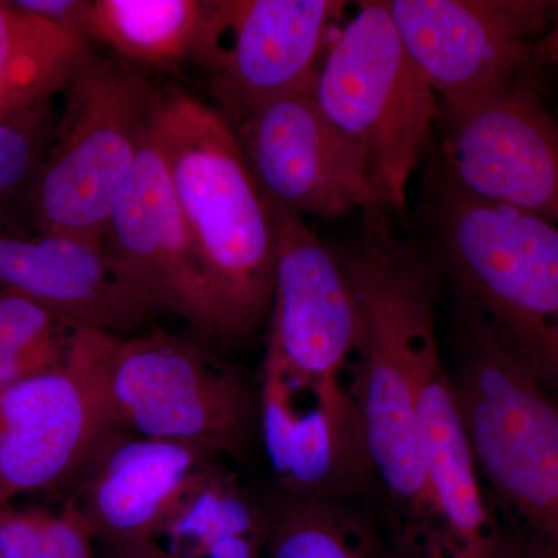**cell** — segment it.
<instances>
[{
  "label": "cell",
  "mask_w": 558,
  "mask_h": 558,
  "mask_svg": "<svg viewBox=\"0 0 558 558\" xmlns=\"http://www.w3.org/2000/svg\"><path fill=\"white\" fill-rule=\"evenodd\" d=\"M385 218L384 209L363 213L362 236L340 256L365 319L371 476L384 494L395 558H453L429 494L417 417L418 377L439 351L435 269Z\"/></svg>",
  "instance_id": "1"
},
{
  "label": "cell",
  "mask_w": 558,
  "mask_h": 558,
  "mask_svg": "<svg viewBox=\"0 0 558 558\" xmlns=\"http://www.w3.org/2000/svg\"><path fill=\"white\" fill-rule=\"evenodd\" d=\"M149 132L211 286L223 339L247 337L270 315L277 236L236 131L196 95L171 86L156 92Z\"/></svg>",
  "instance_id": "2"
},
{
  "label": "cell",
  "mask_w": 558,
  "mask_h": 558,
  "mask_svg": "<svg viewBox=\"0 0 558 558\" xmlns=\"http://www.w3.org/2000/svg\"><path fill=\"white\" fill-rule=\"evenodd\" d=\"M454 396L512 558H558V402L476 312Z\"/></svg>",
  "instance_id": "3"
},
{
  "label": "cell",
  "mask_w": 558,
  "mask_h": 558,
  "mask_svg": "<svg viewBox=\"0 0 558 558\" xmlns=\"http://www.w3.org/2000/svg\"><path fill=\"white\" fill-rule=\"evenodd\" d=\"M433 193L436 240L476 312L558 392V226L473 196L442 171Z\"/></svg>",
  "instance_id": "4"
},
{
  "label": "cell",
  "mask_w": 558,
  "mask_h": 558,
  "mask_svg": "<svg viewBox=\"0 0 558 558\" xmlns=\"http://www.w3.org/2000/svg\"><path fill=\"white\" fill-rule=\"evenodd\" d=\"M156 92L130 62L95 54L73 75L28 196V227L102 244L113 205L149 137Z\"/></svg>",
  "instance_id": "5"
},
{
  "label": "cell",
  "mask_w": 558,
  "mask_h": 558,
  "mask_svg": "<svg viewBox=\"0 0 558 558\" xmlns=\"http://www.w3.org/2000/svg\"><path fill=\"white\" fill-rule=\"evenodd\" d=\"M319 69L315 100L368 156L385 209L402 211L439 100L385 2H360Z\"/></svg>",
  "instance_id": "6"
},
{
  "label": "cell",
  "mask_w": 558,
  "mask_h": 558,
  "mask_svg": "<svg viewBox=\"0 0 558 558\" xmlns=\"http://www.w3.org/2000/svg\"><path fill=\"white\" fill-rule=\"evenodd\" d=\"M112 427L222 454L247 442L255 403L244 381L193 341L168 332L113 337L95 362Z\"/></svg>",
  "instance_id": "7"
},
{
  "label": "cell",
  "mask_w": 558,
  "mask_h": 558,
  "mask_svg": "<svg viewBox=\"0 0 558 558\" xmlns=\"http://www.w3.org/2000/svg\"><path fill=\"white\" fill-rule=\"evenodd\" d=\"M277 264L266 360L363 402L366 329L340 255L304 222L271 204Z\"/></svg>",
  "instance_id": "8"
},
{
  "label": "cell",
  "mask_w": 558,
  "mask_h": 558,
  "mask_svg": "<svg viewBox=\"0 0 558 558\" xmlns=\"http://www.w3.org/2000/svg\"><path fill=\"white\" fill-rule=\"evenodd\" d=\"M442 172L481 199L558 226V117L531 72L483 94L439 102Z\"/></svg>",
  "instance_id": "9"
},
{
  "label": "cell",
  "mask_w": 558,
  "mask_h": 558,
  "mask_svg": "<svg viewBox=\"0 0 558 558\" xmlns=\"http://www.w3.org/2000/svg\"><path fill=\"white\" fill-rule=\"evenodd\" d=\"M344 10L340 0H216L194 62L238 120L279 98L315 95Z\"/></svg>",
  "instance_id": "10"
},
{
  "label": "cell",
  "mask_w": 558,
  "mask_h": 558,
  "mask_svg": "<svg viewBox=\"0 0 558 558\" xmlns=\"http://www.w3.org/2000/svg\"><path fill=\"white\" fill-rule=\"evenodd\" d=\"M413 60L439 102L462 100L537 68L556 2L543 0H388Z\"/></svg>",
  "instance_id": "11"
},
{
  "label": "cell",
  "mask_w": 558,
  "mask_h": 558,
  "mask_svg": "<svg viewBox=\"0 0 558 558\" xmlns=\"http://www.w3.org/2000/svg\"><path fill=\"white\" fill-rule=\"evenodd\" d=\"M233 128L271 204L326 219L385 209L365 150L326 117L315 95L267 102Z\"/></svg>",
  "instance_id": "12"
},
{
  "label": "cell",
  "mask_w": 558,
  "mask_h": 558,
  "mask_svg": "<svg viewBox=\"0 0 558 558\" xmlns=\"http://www.w3.org/2000/svg\"><path fill=\"white\" fill-rule=\"evenodd\" d=\"M113 337L75 365L0 389V506L78 478L112 428L95 362Z\"/></svg>",
  "instance_id": "13"
},
{
  "label": "cell",
  "mask_w": 558,
  "mask_h": 558,
  "mask_svg": "<svg viewBox=\"0 0 558 558\" xmlns=\"http://www.w3.org/2000/svg\"><path fill=\"white\" fill-rule=\"evenodd\" d=\"M102 244L156 312H171L223 339L211 286L150 132L110 213Z\"/></svg>",
  "instance_id": "14"
},
{
  "label": "cell",
  "mask_w": 558,
  "mask_h": 558,
  "mask_svg": "<svg viewBox=\"0 0 558 558\" xmlns=\"http://www.w3.org/2000/svg\"><path fill=\"white\" fill-rule=\"evenodd\" d=\"M258 417L267 458L290 498L332 501L369 478L359 400L264 359Z\"/></svg>",
  "instance_id": "15"
},
{
  "label": "cell",
  "mask_w": 558,
  "mask_h": 558,
  "mask_svg": "<svg viewBox=\"0 0 558 558\" xmlns=\"http://www.w3.org/2000/svg\"><path fill=\"white\" fill-rule=\"evenodd\" d=\"M220 454L179 440L112 427L78 475L70 501L97 543L156 538L186 492Z\"/></svg>",
  "instance_id": "16"
},
{
  "label": "cell",
  "mask_w": 558,
  "mask_h": 558,
  "mask_svg": "<svg viewBox=\"0 0 558 558\" xmlns=\"http://www.w3.org/2000/svg\"><path fill=\"white\" fill-rule=\"evenodd\" d=\"M0 289L116 337L145 325L156 312L105 244L11 219H0Z\"/></svg>",
  "instance_id": "17"
},
{
  "label": "cell",
  "mask_w": 558,
  "mask_h": 558,
  "mask_svg": "<svg viewBox=\"0 0 558 558\" xmlns=\"http://www.w3.org/2000/svg\"><path fill=\"white\" fill-rule=\"evenodd\" d=\"M422 461L453 558H512L470 447L440 352L429 355L417 387Z\"/></svg>",
  "instance_id": "18"
},
{
  "label": "cell",
  "mask_w": 558,
  "mask_h": 558,
  "mask_svg": "<svg viewBox=\"0 0 558 558\" xmlns=\"http://www.w3.org/2000/svg\"><path fill=\"white\" fill-rule=\"evenodd\" d=\"M89 40L0 0V121L54 101L94 57Z\"/></svg>",
  "instance_id": "19"
},
{
  "label": "cell",
  "mask_w": 558,
  "mask_h": 558,
  "mask_svg": "<svg viewBox=\"0 0 558 558\" xmlns=\"http://www.w3.org/2000/svg\"><path fill=\"white\" fill-rule=\"evenodd\" d=\"M209 3L201 0H90L86 36L130 64L174 68L194 61Z\"/></svg>",
  "instance_id": "20"
},
{
  "label": "cell",
  "mask_w": 558,
  "mask_h": 558,
  "mask_svg": "<svg viewBox=\"0 0 558 558\" xmlns=\"http://www.w3.org/2000/svg\"><path fill=\"white\" fill-rule=\"evenodd\" d=\"M110 333L0 289V389L86 359Z\"/></svg>",
  "instance_id": "21"
},
{
  "label": "cell",
  "mask_w": 558,
  "mask_h": 558,
  "mask_svg": "<svg viewBox=\"0 0 558 558\" xmlns=\"http://www.w3.org/2000/svg\"><path fill=\"white\" fill-rule=\"evenodd\" d=\"M269 519L229 470L215 462L186 492L156 539L175 558H202L211 546L238 537L267 538Z\"/></svg>",
  "instance_id": "22"
},
{
  "label": "cell",
  "mask_w": 558,
  "mask_h": 558,
  "mask_svg": "<svg viewBox=\"0 0 558 558\" xmlns=\"http://www.w3.org/2000/svg\"><path fill=\"white\" fill-rule=\"evenodd\" d=\"M267 558H395L365 520L329 499L290 498L267 524Z\"/></svg>",
  "instance_id": "23"
},
{
  "label": "cell",
  "mask_w": 558,
  "mask_h": 558,
  "mask_svg": "<svg viewBox=\"0 0 558 558\" xmlns=\"http://www.w3.org/2000/svg\"><path fill=\"white\" fill-rule=\"evenodd\" d=\"M58 113L54 101L0 121V219L17 220L49 154Z\"/></svg>",
  "instance_id": "24"
},
{
  "label": "cell",
  "mask_w": 558,
  "mask_h": 558,
  "mask_svg": "<svg viewBox=\"0 0 558 558\" xmlns=\"http://www.w3.org/2000/svg\"><path fill=\"white\" fill-rule=\"evenodd\" d=\"M95 543L72 501L60 512L0 506V554L5 558H101Z\"/></svg>",
  "instance_id": "25"
},
{
  "label": "cell",
  "mask_w": 558,
  "mask_h": 558,
  "mask_svg": "<svg viewBox=\"0 0 558 558\" xmlns=\"http://www.w3.org/2000/svg\"><path fill=\"white\" fill-rule=\"evenodd\" d=\"M13 2L27 13L86 36L90 0H13Z\"/></svg>",
  "instance_id": "26"
},
{
  "label": "cell",
  "mask_w": 558,
  "mask_h": 558,
  "mask_svg": "<svg viewBox=\"0 0 558 558\" xmlns=\"http://www.w3.org/2000/svg\"><path fill=\"white\" fill-rule=\"evenodd\" d=\"M101 558H175L156 538L123 539V542L100 543Z\"/></svg>",
  "instance_id": "27"
},
{
  "label": "cell",
  "mask_w": 558,
  "mask_h": 558,
  "mask_svg": "<svg viewBox=\"0 0 558 558\" xmlns=\"http://www.w3.org/2000/svg\"><path fill=\"white\" fill-rule=\"evenodd\" d=\"M546 36L558 43V2H556V9H554L553 24H550L548 35Z\"/></svg>",
  "instance_id": "28"
},
{
  "label": "cell",
  "mask_w": 558,
  "mask_h": 558,
  "mask_svg": "<svg viewBox=\"0 0 558 558\" xmlns=\"http://www.w3.org/2000/svg\"><path fill=\"white\" fill-rule=\"evenodd\" d=\"M0 558H5V557H3L2 554H0Z\"/></svg>",
  "instance_id": "29"
}]
</instances>
